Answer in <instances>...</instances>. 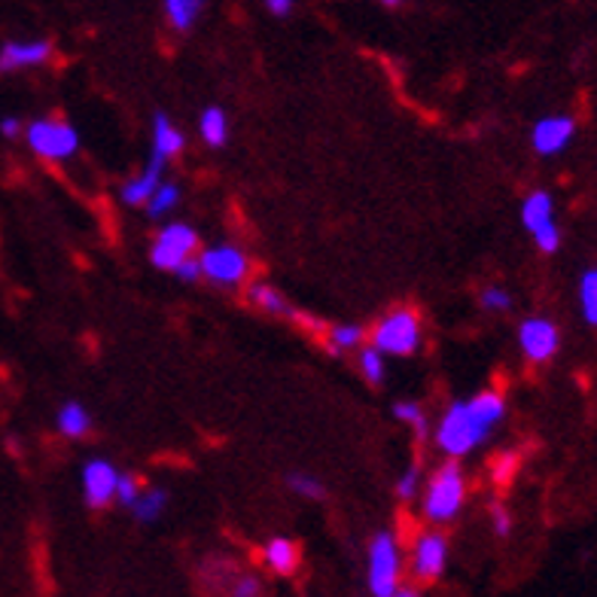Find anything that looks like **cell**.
<instances>
[{"instance_id": "cell-24", "label": "cell", "mask_w": 597, "mask_h": 597, "mask_svg": "<svg viewBox=\"0 0 597 597\" xmlns=\"http://www.w3.org/2000/svg\"><path fill=\"white\" fill-rule=\"evenodd\" d=\"M579 306H583V318L588 326L597 323V272L595 268H585L583 278H579Z\"/></svg>"}, {"instance_id": "cell-27", "label": "cell", "mask_w": 597, "mask_h": 597, "mask_svg": "<svg viewBox=\"0 0 597 597\" xmlns=\"http://www.w3.org/2000/svg\"><path fill=\"white\" fill-rule=\"evenodd\" d=\"M393 417L397 421H403V424H412L417 430V436H424L427 433V415H424V409L412 400H405V403L393 405Z\"/></svg>"}, {"instance_id": "cell-35", "label": "cell", "mask_w": 597, "mask_h": 597, "mask_svg": "<svg viewBox=\"0 0 597 597\" xmlns=\"http://www.w3.org/2000/svg\"><path fill=\"white\" fill-rule=\"evenodd\" d=\"M177 278L186 280V284H193V280L202 278V265H198V256H190L186 263L177 265V272H174Z\"/></svg>"}, {"instance_id": "cell-17", "label": "cell", "mask_w": 597, "mask_h": 597, "mask_svg": "<svg viewBox=\"0 0 597 597\" xmlns=\"http://www.w3.org/2000/svg\"><path fill=\"white\" fill-rule=\"evenodd\" d=\"M251 302L256 308H263L265 314H275V318H290L299 320L302 314L287 302V296L280 290H275L272 284H251Z\"/></svg>"}, {"instance_id": "cell-12", "label": "cell", "mask_w": 597, "mask_h": 597, "mask_svg": "<svg viewBox=\"0 0 597 597\" xmlns=\"http://www.w3.org/2000/svg\"><path fill=\"white\" fill-rule=\"evenodd\" d=\"M53 56V43L49 41H13L7 43L0 49V73H10V70H22V68H37L43 61H49Z\"/></svg>"}, {"instance_id": "cell-34", "label": "cell", "mask_w": 597, "mask_h": 597, "mask_svg": "<svg viewBox=\"0 0 597 597\" xmlns=\"http://www.w3.org/2000/svg\"><path fill=\"white\" fill-rule=\"evenodd\" d=\"M263 585L256 576H241L236 585H232V597H260Z\"/></svg>"}, {"instance_id": "cell-25", "label": "cell", "mask_w": 597, "mask_h": 597, "mask_svg": "<svg viewBox=\"0 0 597 597\" xmlns=\"http://www.w3.org/2000/svg\"><path fill=\"white\" fill-rule=\"evenodd\" d=\"M360 372L369 384H381L388 376V360L384 354H378L376 347H363L360 351Z\"/></svg>"}, {"instance_id": "cell-29", "label": "cell", "mask_w": 597, "mask_h": 597, "mask_svg": "<svg viewBox=\"0 0 597 597\" xmlns=\"http://www.w3.org/2000/svg\"><path fill=\"white\" fill-rule=\"evenodd\" d=\"M140 485L135 475H126V472H119V479H116V491H113V501L123 503V506H131V503L138 501Z\"/></svg>"}, {"instance_id": "cell-18", "label": "cell", "mask_w": 597, "mask_h": 597, "mask_svg": "<svg viewBox=\"0 0 597 597\" xmlns=\"http://www.w3.org/2000/svg\"><path fill=\"white\" fill-rule=\"evenodd\" d=\"M56 424L61 436H68V439H83L85 433L92 430V415L85 412V405L65 403L58 409Z\"/></svg>"}, {"instance_id": "cell-9", "label": "cell", "mask_w": 597, "mask_h": 597, "mask_svg": "<svg viewBox=\"0 0 597 597\" xmlns=\"http://www.w3.org/2000/svg\"><path fill=\"white\" fill-rule=\"evenodd\" d=\"M518 345L530 363L552 360L561 347V333L549 318H528L518 326Z\"/></svg>"}, {"instance_id": "cell-1", "label": "cell", "mask_w": 597, "mask_h": 597, "mask_svg": "<svg viewBox=\"0 0 597 597\" xmlns=\"http://www.w3.org/2000/svg\"><path fill=\"white\" fill-rule=\"evenodd\" d=\"M506 417V400L497 390H482L470 400H458L436 424V445L445 458H467Z\"/></svg>"}, {"instance_id": "cell-11", "label": "cell", "mask_w": 597, "mask_h": 597, "mask_svg": "<svg viewBox=\"0 0 597 597\" xmlns=\"http://www.w3.org/2000/svg\"><path fill=\"white\" fill-rule=\"evenodd\" d=\"M573 135H576V123L570 116H546L533 126L530 143L540 156H558L561 150H567Z\"/></svg>"}, {"instance_id": "cell-15", "label": "cell", "mask_w": 597, "mask_h": 597, "mask_svg": "<svg viewBox=\"0 0 597 597\" xmlns=\"http://www.w3.org/2000/svg\"><path fill=\"white\" fill-rule=\"evenodd\" d=\"M183 131L171 119H168L165 113H156L153 116V159L159 162H168L171 156H177L183 150Z\"/></svg>"}, {"instance_id": "cell-16", "label": "cell", "mask_w": 597, "mask_h": 597, "mask_svg": "<svg viewBox=\"0 0 597 597\" xmlns=\"http://www.w3.org/2000/svg\"><path fill=\"white\" fill-rule=\"evenodd\" d=\"M521 222L528 226L530 236H533L540 226H546V222H555V198H552V193H546V190L530 193L528 198L521 202Z\"/></svg>"}, {"instance_id": "cell-19", "label": "cell", "mask_w": 597, "mask_h": 597, "mask_svg": "<svg viewBox=\"0 0 597 597\" xmlns=\"http://www.w3.org/2000/svg\"><path fill=\"white\" fill-rule=\"evenodd\" d=\"M198 135L208 147H222L229 140V116L222 107H208L198 116Z\"/></svg>"}, {"instance_id": "cell-36", "label": "cell", "mask_w": 597, "mask_h": 597, "mask_svg": "<svg viewBox=\"0 0 597 597\" xmlns=\"http://www.w3.org/2000/svg\"><path fill=\"white\" fill-rule=\"evenodd\" d=\"M19 131H22V123H19L15 116H3V119H0V135H3V138H15Z\"/></svg>"}, {"instance_id": "cell-10", "label": "cell", "mask_w": 597, "mask_h": 597, "mask_svg": "<svg viewBox=\"0 0 597 597\" xmlns=\"http://www.w3.org/2000/svg\"><path fill=\"white\" fill-rule=\"evenodd\" d=\"M116 479H119V470L113 467L111 460H104V458L89 460V463L83 467L85 503H89L92 509H104V506L113 501Z\"/></svg>"}, {"instance_id": "cell-21", "label": "cell", "mask_w": 597, "mask_h": 597, "mask_svg": "<svg viewBox=\"0 0 597 597\" xmlns=\"http://www.w3.org/2000/svg\"><path fill=\"white\" fill-rule=\"evenodd\" d=\"M330 347H333V354H345V351H357L366 342V330H363L360 323H338V326H330Z\"/></svg>"}, {"instance_id": "cell-22", "label": "cell", "mask_w": 597, "mask_h": 597, "mask_svg": "<svg viewBox=\"0 0 597 597\" xmlns=\"http://www.w3.org/2000/svg\"><path fill=\"white\" fill-rule=\"evenodd\" d=\"M202 7H205V0H165L168 22L177 31H190L202 13Z\"/></svg>"}, {"instance_id": "cell-33", "label": "cell", "mask_w": 597, "mask_h": 597, "mask_svg": "<svg viewBox=\"0 0 597 597\" xmlns=\"http://www.w3.org/2000/svg\"><path fill=\"white\" fill-rule=\"evenodd\" d=\"M491 518H494V533L506 540V537L513 533V515L506 513L503 506H494V509H491Z\"/></svg>"}, {"instance_id": "cell-30", "label": "cell", "mask_w": 597, "mask_h": 597, "mask_svg": "<svg viewBox=\"0 0 597 597\" xmlns=\"http://www.w3.org/2000/svg\"><path fill=\"white\" fill-rule=\"evenodd\" d=\"M482 306L487 308V311H509L513 308V292L506 290V287H485V292H482Z\"/></svg>"}, {"instance_id": "cell-7", "label": "cell", "mask_w": 597, "mask_h": 597, "mask_svg": "<svg viewBox=\"0 0 597 597\" xmlns=\"http://www.w3.org/2000/svg\"><path fill=\"white\" fill-rule=\"evenodd\" d=\"M195 251H198V236H195L193 226L190 222H168L150 248V263L162 272H177V265L195 256Z\"/></svg>"}, {"instance_id": "cell-2", "label": "cell", "mask_w": 597, "mask_h": 597, "mask_svg": "<svg viewBox=\"0 0 597 597\" xmlns=\"http://www.w3.org/2000/svg\"><path fill=\"white\" fill-rule=\"evenodd\" d=\"M366 585L372 597H390L403 585V552L390 530H378L369 540L366 555Z\"/></svg>"}, {"instance_id": "cell-39", "label": "cell", "mask_w": 597, "mask_h": 597, "mask_svg": "<svg viewBox=\"0 0 597 597\" xmlns=\"http://www.w3.org/2000/svg\"><path fill=\"white\" fill-rule=\"evenodd\" d=\"M384 3H390V7H397V3H400V0H384Z\"/></svg>"}, {"instance_id": "cell-32", "label": "cell", "mask_w": 597, "mask_h": 597, "mask_svg": "<svg viewBox=\"0 0 597 597\" xmlns=\"http://www.w3.org/2000/svg\"><path fill=\"white\" fill-rule=\"evenodd\" d=\"M533 241H537V248L542 253H555L561 248V229H558V222H546L540 226L537 232H533Z\"/></svg>"}, {"instance_id": "cell-3", "label": "cell", "mask_w": 597, "mask_h": 597, "mask_svg": "<svg viewBox=\"0 0 597 597\" xmlns=\"http://www.w3.org/2000/svg\"><path fill=\"white\" fill-rule=\"evenodd\" d=\"M463 503H467V479H463V470L451 460L443 470H436V475L430 479L421 509L433 525H448L458 518Z\"/></svg>"}, {"instance_id": "cell-5", "label": "cell", "mask_w": 597, "mask_h": 597, "mask_svg": "<svg viewBox=\"0 0 597 597\" xmlns=\"http://www.w3.org/2000/svg\"><path fill=\"white\" fill-rule=\"evenodd\" d=\"M25 140L34 153L49 162H65L80 150V131L61 119H37L25 128Z\"/></svg>"}, {"instance_id": "cell-37", "label": "cell", "mask_w": 597, "mask_h": 597, "mask_svg": "<svg viewBox=\"0 0 597 597\" xmlns=\"http://www.w3.org/2000/svg\"><path fill=\"white\" fill-rule=\"evenodd\" d=\"M265 7H268L275 15H290L292 0H265Z\"/></svg>"}, {"instance_id": "cell-8", "label": "cell", "mask_w": 597, "mask_h": 597, "mask_svg": "<svg viewBox=\"0 0 597 597\" xmlns=\"http://www.w3.org/2000/svg\"><path fill=\"white\" fill-rule=\"evenodd\" d=\"M448 567V540L439 530H424L417 533L412 546V576L417 583H436Z\"/></svg>"}, {"instance_id": "cell-6", "label": "cell", "mask_w": 597, "mask_h": 597, "mask_svg": "<svg viewBox=\"0 0 597 597\" xmlns=\"http://www.w3.org/2000/svg\"><path fill=\"white\" fill-rule=\"evenodd\" d=\"M202 265V278H208L217 287H238L251 275V260L248 253L236 248V244H217L198 256Z\"/></svg>"}, {"instance_id": "cell-31", "label": "cell", "mask_w": 597, "mask_h": 597, "mask_svg": "<svg viewBox=\"0 0 597 597\" xmlns=\"http://www.w3.org/2000/svg\"><path fill=\"white\" fill-rule=\"evenodd\" d=\"M417 491H421V470H417V467H409V470L397 479V497H400V501H415Z\"/></svg>"}, {"instance_id": "cell-28", "label": "cell", "mask_w": 597, "mask_h": 597, "mask_svg": "<svg viewBox=\"0 0 597 597\" xmlns=\"http://www.w3.org/2000/svg\"><path fill=\"white\" fill-rule=\"evenodd\" d=\"M518 451H501L497 458L491 460V475L497 479V482H509L513 479V472H518Z\"/></svg>"}, {"instance_id": "cell-38", "label": "cell", "mask_w": 597, "mask_h": 597, "mask_svg": "<svg viewBox=\"0 0 597 597\" xmlns=\"http://www.w3.org/2000/svg\"><path fill=\"white\" fill-rule=\"evenodd\" d=\"M390 597H421V592H417V588H412V585H400V588H397V592H393Z\"/></svg>"}, {"instance_id": "cell-14", "label": "cell", "mask_w": 597, "mask_h": 597, "mask_svg": "<svg viewBox=\"0 0 597 597\" xmlns=\"http://www.w3.org/2000/svg\"><path fill=\"white\" fill-rule=\"evenodd\" d=\"M263 561H265V567L272 570V573H278V576H290V573H296V567H299L302 552H299V546H296L290 537H275V540L265 542Z\"/></svg>"}, {"instance_id": "cell-4", "label": "cell", "mask_w": 597, "mask_h": 597, "mask_svg": "<svg viewBox=\"0 0 597 597\" xmlns=\"http://www.w3.org/2000/svg\"><path fill=\"white\" fill-rule=\"evenodd\" d=\"M424 330H421V318L412 308H397L388 318H381L372 330V345L378 354L384 357H409L421 347Z\"/></svg>"}, {"instance_id": "cell-26", "label": "cell", "mask_w": 597, "mask_h": 597, "mask_svg": "<svg viewBox=\"0 0 597 597\" xmlns=\"http://www.w3.org/2000/svg\"><path fill=\"white\" fill-rule=\"evenodd\" d=\"M287 485L299 497H308V501H323V494H326V487L320 485L314 475H306V472H292L290 479H287Z\"/></svg>"}, {"instance_id": "cell-13", "label": "cell", "mask_w": 597, "mask_h": 597, "mask_svg": "<svg viewBox=\"0 0 597 597\" xmlns=\"http://www.w3.org/2000/svg\"><path fill=\"white\" fill-rule=\"evenodd\" d=\"M162 171H165V162H159V159H150L147 168L140 171L135 181H128L123 190H119V198H123V205L128 208H138V205H147L150 202V195L156 193V186L162 183Z\"/></svg>"}, {"instance_id": "cell-23", "label": "cell", "mask_w": 597, "mask_h": 597, "mask_svg": "<svg viewBox=\"0 0 597 597\" xmlns=\"http://www.w3.org/2000/svg\"><path fill=\"white\" fill-rule=\"evenodd\" d=\"M177 202H181V186H177V183L162 181L156 186V193L150 195L147 210H150V217H165L168 210L177 208Z\"/></svg>"}, {"instance_id": "cell-20", "label": "cell", "mask_w": 597, "mask_h": 597, "mask_svg": "<svg viewBox=\"0 0 597 597\" xmlns=\"http://www.w3.org/2000/svg\"><path fill=\"white\" fill-rule=\"evenodd\" d=\"M165 506H168V494L162 491V487H153V491H140L138 501L131 503V513H135L138 521L150 525V521H156L159 515L165 513Z\"/></svg>"}]
</instances>
